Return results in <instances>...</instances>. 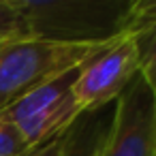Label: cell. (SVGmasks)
I'll return each instance as SVG.
<instances>
[{
  "mask_svg": "<svg viewBox=\"0 0 156 156\" xmlns=\"http://www.w3.org/2000/svg\"><path fill=\"white\" fill-rule=\"evenodd\" d=\"M120 39L71 43L28 37L0 45V111L49 79L83 66Z\"/></svg>",
  "mask_w": 156,
  "mask_h": 156,
  "instance_id": "cell-1",
  "label": "cell"
},
{
  "mask_svg": "<svg viewBox=\"0 0 156 156\" xmlns=\"http://www.w3.org/2000/svg\"><path fill=\"white\" fill-rule=\"evenodd\" d=\"M28 34L51 41H109L122 37L124 0H13Z\"/></svg>",
  "mask_w": 156,
  "mask_h": 156,
  "instance_id": "cell-2",
  "label": "cell"
},
{
  "mask_svg": "<svg viewBox=\"0 0 156 156\" xmlns=\"http://www.w3.org/2000/svg\"><path fill=\"white\" fill-rule=\"evenodd\" d=\"M101 156H156V96L141 75L115 98Z\"/></svg>",
  "mask_w": 156,
  "mask_h": 156,
  "instance_id": "cell-3",
  "label": "cell"
},
{
  "mask_svg": "<svg viewBox=\"0 0 156 156\" xmlns=\"http://www.w3.org/2000/svg\"><path fill=\"white\" fill-rule=\"evenodd\" d=\"M139 75V47L133 37H122L107 51L86 62L71 88L81 111L113 105Z\"/></svg>",
  "mask_w": 156,
  "mask_h": 156,
  "instance_id": "cell-4",
  "label": "cell"
},
{
  "mask_svg": "<svg viewBox=\"0 0 156 156\" xmlns=\"http://www.w3.org/2000/svg\"><path fill=\"white\" fill-rule=\"evenodd\" d=\"M111 118L113 105L94 111H81L66 128L62 156H101V150L111 128Z\"/></svg>",
  "mask_w": 156,
  "mask_h": 156,
  "instance_id": "cell-5",
  "label": "cell"
},
{
  "mask_svg": "<svg viewBox=\"0 0 156 156\" xmlns=\"http://www.w3.org/2000/svg\"><path fill=\"white\" fill-rule=\"evenodd\" d=\"M79 113H81V109H79V105H77L73 92H69L66 96H62V98L56 101L54 105L41 109L39 113H34L32 118L20 122V124H15V126H17L20 133L24 135L26 143H28L30 147H34V145H41V143H45V141H49V139L62 135V133L75 122V118H77Z\"/></svg>",
  "mask_w": 156,
  "mask_h": 156,
  "instance_id": "cell-6",
  "label": "cell"
},
{
  "mask_svg": "<svg viewBox=\"0 0 156 156\" xmlns=\"http://www.w3.org/2000/svg\"><path fill=\"white\" fill-rule=\"evenodd\" d=\"M81 69V66H79ZM79 69H73V71H66L54 79H49L47 83L39 86L37 90H32L30 94H26L24 98H20L17 103L9 105L7 109L0 111V120H7V122H13V124H20L28 118H32L34 113H39L41 109L54 105L56 101H60L62 96H66L77 79V73Z\"/></svg>",
  "mask_w": 156,
  "mask_h": 156,
  "instance_id": "cell-7",
  "label": "cell"
},
{
  "mask_svg": "<svg viewBox=\"0 0 156 156\" xmlns=\"http://www.w3.org/2000/svg\"><path fill=\"white\" fill-rule=\"evenodd\" d=\"M156 28V0H135L128 2L122 22V37L141 39Z\"/></svg>",
  "mask_w": 156,
  "mask_h": 156,
  "instance_id": "cell-8",
  "label": "cell"
},
{
  "mask_svg": "<svg viewBox=\"0 0 156 156\" xmlns=\"http://www.w3.org/2000/svg\"><path fill=\"white\" fill-rule=\"evenodd\" d=\"M26 22L13 0H0V45L28 39Z\"/></svg>",
  "mask_w": 156,
  "mask_h": 156,
  "instance_id": "cell-9",
  "label": "cell"
},
{
  "mask_svg": "<svg viewBox=\"0 0 156 156\" xmlns=\"http://www.w3.org/2000/svg\"><path fill=\"white\" fill-rule=\"evenodd\" d=\"M135 41L139 47V75L143 77V81L150 86L152 94L156 96V28L150 34Z\"/></svg>",
  "mask_w": 156,
  "mask_h": 156,
  "instance_id": "cell-10",
  "label": "cell"
},
{
  "mask_svg": "<svg viewBox=\"0 0 156 156\" xmlns=\"http://www.w3.org/2000/svg\"><path fill=\"white\" fill-rule=\"evenodd\" d=\"M30 145L13 122L0 120V156H22Z\"/></svg>",
  "mask_w": 156,
  "mask_h": 156,
  "instance_id": "cell-11",
  "label": "cell"
},
{
  "mask_svg": "<svg viewBox=\"0 0 156 156\" xmlns=\"http://www.w3.org/2000/svg\"><path fill=\"white\" fill-rule=\"evenodd\" d=\"M64 135H66V130H64L62 135H58V137H54V139H49V141L41 143V145H34V147L26 150L22 156H62Z\"/></svg>",
  "mask_w": 156,
  "mask_h": 156,
  "instance_id": "cell-12",
  "label": "cell"
}]
</instances>
